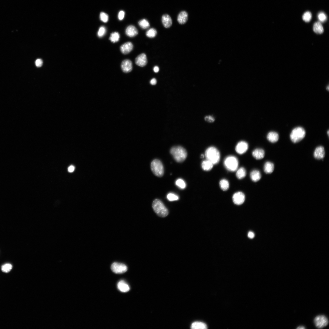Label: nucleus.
I'll return each mask as SVG.
<instances>
[{
    "label": "nucleus",
    "mask_w": 329,
    "mask_h": 329,
    "mask_svg": "<svg viewBox=\"0 0 329 329\" xmlns=\"http://www.w3.org/2000/svg\"><path fill=\"white\" fill-rule=\"evenodd\" d=\"M170 153L175 160L178 163H182L186 159L187 153L186 150L181 146L173 147Z\"/></svg>",
    "instance_id": "1"
},
{
    "label": "nucleus",
    "mask_w": 329,
    "mask_h": 329,
    "mask_svg": "<svg viewBox=\"0 0 329 329\" xmlns=\"http://www.w3.org/2000/svg\"><path fill=\"white\" fill-rule=\"evenodd\" d=\"M205 156L206 159L212 162L213 165L218 164L220 159L219 151L214 147L208 148L206 151Z\"/></svg>",
    "instance_id": "2"
},
{
    "label": "nucleus",
    "mask_w": 329,
    "mask_h": 329,
    "mask_svg": "<svg viewBox=\"0 0 329 329\" xmlns=\"http://www.w3.org/2000/svg\"><path fill=\"white\" fill-rule=\"evenodd\" d=\"M152 207L155 213L160 217H165L168 215V209L159 200L156 199L153 201Z\"/></svg>",
    "instance_id": "3"
},
{
    "label": "nucleus",
    "mask_w": 329,
    "mask_h": 329,
    "mask_svg": "<svg viewBox=\"0 0 329 329\" xmlns=\"http://www.w3.org/2000/svg\"><path fill=\"white\" fill-rule=\"evenodd\" d=\"M306 134V131L304 128L301 127H297L291 132L290 135V139L294 143H298L304 138Z\"/></svg>",
    "instance_id": "4"
},
{
    "label": "nucleus",
    "mask_w": 329,
    "mask_h": 329,
    "mask_svg": "<svg viewBox=\"0 0 329 329\" xmlns=\"http://www.w3.org/2000/svg\"><path fill=\"white\" fill-rule=\"evenodd\" d=\"M226 168L230 172L236 171L238 167L239 162L235 156H232L227 157L224 162Z\"/></svg>",
    "instance_id": "5"
},
{
    "label": "nucleus",
    "mask_w": 329,
    "mask_h": 329,
    "mask_svg": "<svg viewBox=\"0 0 329 329\" xmlns=\"http://www.w3.org/2000/svg\"><path fill=\"white\" fill-rule=\"evenodd\" d=\"M151 170L153 173L158 177L163 176L164 173L163 165L161 162L158 159L154 160L151 165Z\"/></svg>",
    "instance_id": "6"
},
{
    "label": "nucleus",
    "mask_w": 329,
    "mask_h": 329,
    "mask_svg": "<svg viewBox=\"0 0 329 329\" xmlns=\"http://www.w3.org/2000/svg\"><path fill=\"white\" fill-rule=\"evenodd\" d=\"M314 322L316 327L318 328H323L328 324L327 318L324 315H319L316 316L314 319Z\"/></svg>",
    "instance_id": "7"
},
{
    "label": "nucleus",
    "mask_w": 329,
    "mask_h": 329,
    "mask_svg": "<svg viewBox=\"0 0 329 329\" xmlns=\"http://www.w3.org/2000/svg\"><path fill=\"white\" fill-rule=\"evenodd\" d=\"M112 271L116 274H122L126 272L127 270L126 266L122 263L114 262L111 266Z\"/></svg>",
    "instance_id": "8"
},
{
    "label": "nucleus",
    "mask_w": 329,
    "mask_h": 329,
    "mask_svg": "<svg viewBox=\"0 0 329 329\" xmlns=\"http://www.w3.org/2000/svg\"><path fill=\"white\" fill-rule=\"evenodd\" d=\"M232 199L233 202L235 204L240 205L243 204L244 202L245 196L243 192H238L233 194Z\"/></svg>",
    "instance_id": "9"
},
{
    "label": "nucleus",
    "mask_w": 329,
    "mask_h": 329,
    "mask_svg": "<svg viewBox=\"0 0 329 329\" xmlns=\"http://www.w3.org/2000/svg\"><path fill=\"white\" fill-rule=\"evenodd\" d=\"M248 148L247 143L244 141H241L237 145L235 150L238 154L242 155L245 153Z\"/></svg>",
    "instance_id": "10"
},
{
    "label": "nucleus",
    "mask_w": 329,
    "mask_h": 329,
    "mask_svg": "<svg viewBox=\"0 0 329 329\" xmlns=\"http://www.w3.org/2000/svg\"><path fill=\"white\" fill-rule=\"evenodd\" d=\"M121 68L124 72L125 73L130 72L133 70L132 62L129 59L124 60L121 63Z\"/></svg>",
    "instance_id": "11"
},
{
    "label": "nucleus",
    "mask_w": 329,
    "mask_h": 329,
    "mask_svg": "<svg viewBox=\"0 0 329 329\" xmlns=\"http://www.w3.org/2000/svg\"><path fill=\"white\" fill-rule=\"evenodd\" d=\"M136 64L141 67H144L147 63L148 60L146 55L142 53L139 55L135 60Z\"/></svg>",
    "instance_id": "12"
},
{
    "label": "nucleus",
    "mask_w": 329,
    "mask_h": 329,
    "mask_svg": "<svg viewBox=\"0 0 329 329\" xmlns=\"http://www.w3.org/2000/svg\"><path fill=\"white\" fill-rule=\"evenodd\" d=\"M133 48V45L130 42H126L121 45L120 50L123 54H127L129 53Z\"/></svg>",
    "instance_id": "13"
},
{
    "label": "nucleus",
    "mask_w": 329,
    "mask_h": 329,
    "mask_svg": "<svg viewBox=\"0 0 329 329\" xmlns=\"http://www.w3.org/2000/svg\"><path fill=\"white\" fill-rule=\"evenodd\" d=\"M325 155V152L324 148L322 146H319L317 147L315 149L314 156V157L317 159H323Z\"/></svg>",
    "instance_id": "14"
},
{
    "label": "nucleus",
    "mask_w": 329,
    "mask_h": 329,
    "mask_svg": "<svg viewBox=\"0 0 329 329\" xmlns=\"http://www.w3.org/2000/svg\"><path fill=\"white\" fill-rule=\"evenodd\" d=\"M162 21L164 27L169 28L172 25L173 21L171 18L168 15H163L162 17Z\"/></svg>",
    "instance_id": "15"
},
{
    "label": "nucleus",
    "mask_w": 329,
    "mask_h": 329,
    "mask_svg": "<svg viewBox=\"0 0 329 329\" xmlns=\"http://www.w3.org/2000/svg\"><path fill=\"white\" fill-rule=\"evenodd\" d=\"M126 35L130 37H133L136 36L138 34V31L136 28L133 25L128 26L125 31Z\"/></svg>",
    "instance_id": "16"
},
{
    "label": "nucleus",
    "mask_w": 329,
    "mask_h": 329,
    "mask_svg": "<svg viewBox=\"0 0 329 329\" xmlns=\"http://www.w3.org/2000/svg\"><path fill=\"white\" fill-rule=\"evenodd\" d=\"M188 15L187 13L185 11L181 12L178 15L177 20L178 22L181 25L186 23L188 21Z\"/></svg>",
    "instance_id": "17"
},
{
    "label": "nucleus",
    "mask_w": 329,
    "mask_h": 329,
    "mask_svg": "<svg viewBox=\"0 0 329 329\" xmlns=\"http://www.w3.org/2000/svg\"><path fill=\"white\" fill-rule=\"evenodd\" d=\"M252 154L255 159L257 160H260L264 157L265 152L262 149H257L253 151Z\"/></svg>",
    "instance_id": "18"
},
{
    "label": "nucleus",
    "mask_w": 329,
    "mask_h": 329,
    "mask_svg": "<svg viewBox=\"0 0 329 329\" xmlns=\"http://www.w3.org/2000/svg\"><path fill=\"white\" fill-rule=\"evenodd\" d=\"M267 138L269 142L274 143L278 141L279 135L278 133L275 132L271 131L268 134Z\"/></svg>",
    "instance_id": "19"
},
{
    "label": "nucleus",
    "mask_w": 329,
    "mask_h": 329,
    "mask_svg": "<svg viewBox=\"0 0 329 329\" xmlns=\"http://www.w3.org/2000/svg\"><path fill=\"white\" fill-rule=\"evenodd\" d=\"M118 289L123 292H127L130 290V288L127 284L124 281H120L117 284Z\"/></svg>",
    "instance_id": "20"
},
{
    "label": "nucleus",
    "mask_w": 329,
    "mask_h": 329,
    "mask_svg": "<svg viewBox=\"0 0 329 329\" xmlns=\"http://www.w3.org/2000/svg\"><path fill=\"white\" fill-rule=\"evenodd\" d=\"M250 177L252 181L257 182L261 179V176L260 172L257 170L252 171L250 173Z\"/></svg>",
    "instance_id": "21"
},
{
    "label": "nucleus",
    "mask_w": 329,
    "mask_h": 329,
    "mask_svg": "<svg viewBox=\"0 0 329 329\" xmlns=\"http://www.w3.org/2000/svg\"><path fill=\"white\" fill-rule=\"evenodd\" d=\"M274 169V164L270 162H266L264 166V170L265 173L267 174L272 173Z\"/></svg>",
    "instance_id": "22"
},
{
    "label": "nucleus",
    "mask_w": 329,
    "mask_h": 329,
    "mask_svg": "<svg viewBox=\"0 0 329 329\" xmlns=\"http://www.w3.org/2000/svg\"><path fill=\"white\" fill-rule=\"evenodd\" d=\"M191 327L193 329H206L207 328V325L201 322L196 321L193 322Z\"/></svg>",
    "instance_id": "23"
},
{
    "label": "nucleus",
    "mask_w": 329,
    "mask_h": 329,
    "mask_svg": "<svg viewBox=\"0 0 329 329\" xmlns=\"http://www.w3.org/2000/svg\"><path fill=\"white\" fill-rule=\"evenodd\" d=\"M313 30L316 34H321L324 32V29L321 23L319 22H315L313 25Z\"/></svg>",
    "instance_id": "24"
},
{
    "label": "nucleus",
    "mask_w": 329,
    "mask_h": 329,
    "mask_svg": "<svg viewBox=\"0 0 329 329\" xmlns=\"http://www.w3.org/2000/svg\"><path fill=\"white\" fill-rule=\"evenodd\" d=\"M213 165L212 162L206 159L203 162L202 167L204 170L209 171L212 169Z\"/></svg>",
    "instance_id": "25"
},
{
    "label": "nucleus",
    "mask_w": 329,
    "mask_h": 329,
    "mask_svg": "<svg viewBox=\"0 0 329 329\" xmlns=\"http://www.w3.org/2000/svg\"><path fill=\"white\" fill-rule=\"evenodd\" d=\"M246 175V171L243 167L240 168L239 169L236 174L237 178L239 179H241L244 178Z\"/></svg>",
    "instance_id": "26"
},
{
    "label": "nucleus",
    "mask_w": 329,
    "mask_h": 329,
    "mask_svg": "<svg viewBox=\"0 0 329 329\" xmlns=\"http://www.w3.org/2000/svg\"><path fill=\"white\" fill-rule=\"evenodd\" d=\"M220 186L222 190L227 191L229 188V183L227 180L223 179L220 181Z\"/></svg>",
    "instance_id": "27"
},
{
    "label": "nucleus",
    "mask_w": 329,
    "mask_h": 329,
    "mask_svg": "<svg viewBox=\"0 0 329 329\" xmlns=\"http://www.w3.org/2000/svg\"><path fill=\"white\" fill-rule=\"evenodd\" d=\"M119 34L117 32H115L111 34L109 39L112 42L114 43L118 42L119 40Z\"/></svg>",
    "instance_id": "28"
},
{
    "label": "nucleus",
    "mask_w": 329,
    "mask_h": 329,
    "mask_svg": "<svg viewBox=\"0 0 329 329\" xmlns=\"http://www.w3.org/2000/svg\"><path fill=\"white\" fill-rule=\"evenodd\" d=\"M139 24L140 26L143 29H147L150 27L149 22L145 19H143L139 21Z\"/></svg>",
    "instance_id": "29"
},
{
    "label": "nucleus",
    "mask_w": 329,
    "mask_h": 329,
    "mask_svg": "<svg viewBox=\"0 0 329 329\" xmlns=\"http://www.w3.org/2000/svg\"><path fill=\"white\" fill-rule=\"evenodd\" d=\"M157 32L156 29L152 28L146 32V35L150 38L155 37L156 35Z\"/></svg>",
    "instance_id": "30"
},
{
    "label": "nucleus",
    "mask_w": 329,
    "mask_h": 329,
    "mask_svg": "<svg viewBox=\"0 0 329 329\" xmlns=\"http://www.w3.org/2000/svg\"><path fill=\"white\" fill-rule=\"evenodd\" d=\"M302 18L303 20L305 22H309L312 18V14L310 12H306L303 15Z\"/></svg>",
    "instance_id": "31"
},
{
    "label": "nucleus",
    "mask_w": 329,
    "mask_h": 329,
    "mask_svg": "<svg viewBox=\"0 0 329 329\" xmlns=\"http://www.w3.org/2000/svg\"><path fill=\"white\" fill-rule=\"evenodd\" d=\"M12 268V265L10 264H6L2 266V271L5 273L9 272Z\"/></svg>",
    "instance_id": "32"
},
{
    "label": "nucleus",
    "mask_w": 329,
    "mask_h": 329,
    "mask_svg": "<svg viewBox=\"0 0 329 329\" xmlns=\"http://www.w3.org/2000/svg\"><path fill=\"white\" fill-rule=\"evenodd\" d=\"M168 200L170 201L178 200L179 197L177 195L172 193H169L167 195Z\"/></svg>",
    "instance_id": "33"
},
{
    "label": "nucleus",
    "mask_w": 329,
    "mask_h": 329,
    "mask_svg": "<svg viewBox=\"0 0 329 329\" xmlns=\"http://www.w3.org/2000/svg\"><path fill=\"white\" fill-rule=\"evenodd\" d=\"M176 185L182 189H184L186 186V183L185 182L181 179L177 180L176 182Z\"/></svg>",
    "instance_id": "34"
},
{
    "label": "nucleus",
    "mask_w": 329,
    "mask_h": 329,
    "mask_svg": "<svg viewBox=\"0 0 329 329\" xmlns=\"http://www.w3.org/2000/svg\"><path fill=\"white\" fill-rule=\"evenodd\" d=\"M100 17L101 20L104 23L107 22L109 20L108 15L106 14L103 12L101 13L100 15Z\"/></svg>",
    "instance_id": "35"
},
{
    "label": "nucleus",
    "mask_w": 329,
    "mask_h": 329,
    "mask_svg": "<svg viewBox=\"0 0 329 329\" xmlns=\"http://www.w3.org/2000/svg\"><path fill=\"white\" fill-rule=\"evenodd\" d=\"M106 32V28L104 26L100 27L98 33V35L99 38L103 37Z\"/></svg>",
    "instance_id": "36"
},
{
    "label": "nucleus",
    "mask_w": 329,
    "mask_h": 329,
    "mask_svg": "<svg viewBox=\"0 0 329 329\" xmlns=\"http://www.w3.org/2000/svg\"><path fill=\"white\" fill-rule=\"evenodd\" d=\"M318 18L320 22H323L326 20L327 16L324 13L320 12L318 15Z\"/></svg>",
    "instance_id": "37"
},
{
    "label": "nucleus",
    "mask_w": 329,
    "mask_h": 329,
    "mask_svg": "<svg viewBox=\"0 0 329 329\" xmlns=\"http://www.w3.org/2000/svg\"><path fill=\"white\" fill-rule=\"evenodd\" d=\"M205 120L207 122L210 123H213L215 120V119L212 116H206L205 118Z\"/></svg>",
    "instance_id": "38"
},
{
    "label": "nucleus",
    "mask_w": 329,
    "mask_h": 329,
    "mask_svg": "<svg viewBox=\"0 0 329 329\" xmlns=\"http://www.w3.org/2000/svg\"><path fill=\"white\" fill-rule=\"evenodd\" d=\"M43 64V61L41 59H37L35 62V64L36 67H40Z\"/></svg>",
    "instance_id": "39"
},
{
    "label": "nucleus",
    "mask_w": 329,
    "mask_h": 329,
    "mask_svg": "<svg viewBox=\"0 0 329 329\" xmlns=\"http://www.w3.org/2000/svg\"><path fill=\"white\" fill-rule=\"evenodd\" d=\"M124 15L125 12L123 11H120L119 12L118 14V18L119 20H122L124 18Z\"/></svg>",
    "instance_id": "40"
},
{
    "label": "nucleus",
    "mask_w": 329,
    "mask_h": 329,
    "mask_svg": "<svg viewBox=\"0 0 329 329\" xmlns=\"http://www.w3.org/2000/svg\"><path fill=\"white\" fill-rule=\"evenodd\" d=\"M255 235L254 233L252 232H249L248 234V237L250 239H253Z\"/></svg>",
    "instance_id": "41"
},
{
    "label": "nucleus",
    "mask_w": 329,
    "mask_h": 329,
    "mask_svg": "<svg viewBox=\"0 0 329 329\" xmlns=\"http://www.w3.org/2000/svg\"><path fill=\"white\" fill-rule=\"evenodd\" d=\"M150 83L152 85H155L157 83V80L156 79L153 78L151 80Z\"/></svg>",
    "instance_id": "42"
},
{
    "label": "nucleus",
    "mask_w": 329,
    "mask_h": 329,
    "mask_svg": "<svg viewBox=\"0 0 329 329\" xmlns=\"http://www.w3.org/2000/svg\"><path fill=\"white\" fill-rule=\"evenodd\" d=\"M75 168L74 166H69L68 168V171L70 173L73 172L75 170Z\"/></svg>",
    "instance_id": "43"
},
{
    "label": "nucleus",
    "mask_w": 329,
    "mask_h": 329,
    "mask_svg": "<svg viewBox=\"0 0 329 329\" xmlns=\"http://www.w3.org/2000/svg\"><path fill=\"white\" fill-rule=\"evenodd\" d=\"M155 73H158L159 71V68L158 66H155L153 69Z\"/></svg>",
    "instance_id": "44"
},
{
    "label": "nucleus",
    "mask_w": 329,
    "mask_h": 329,
    "mask_svg": "<svg viewBox=\"0 0 329 329\" xmlns=\"http://www.w3.org/2000/svg\"><path fill=\"white\" fill-rule=\"evenodd\" d=\"M297 329H305V327L304 326H298L297 328Z\"/></svg>",
    "instance_id": "45"
},
{
    "label": "nucleus",
    "mask_w": 329,
    "mask_h": 329,
    "mask_svg": "<svg viewBox=\"0 0 329 329\" xmlns=\"http://www.w3.org/2000/svg\"><path fill=\"white\" fill-rule=\"evenodd\" d=\"M204 157V156L203 154H202L201 155V158H203Z\"/></svg>",
    "instance_id": "46"
},
{
    "label": "nucleus",
    "mask_w": 329,
    "mask_h": 329,
    "mask_svg": "<svg viewBox=\"0 0 329 329\" xmlns=\"http://www.w3.org/2000/svg\"><path fill=\"white\" fill-rule=\"evenodd\" d=\"M327 90H329V87L328 86L327 87Z\"/></svg>",
    "instance_id": "47"
},
{
    "label": "nucleus",
    "mask_w": 329,
    "mask_h": 329,
    "mask_svg": "<svg viewBox=\"0 0 329 329\" xmlns=\"http://www.w3.org/2000/svg\"><path fill=\"white\" fill-rule=\"evenodd\" d=\"M329 131L328 130V131H327V135H329Z\"/></svg>",
    "instance_id": "48"
}]
</instances>
